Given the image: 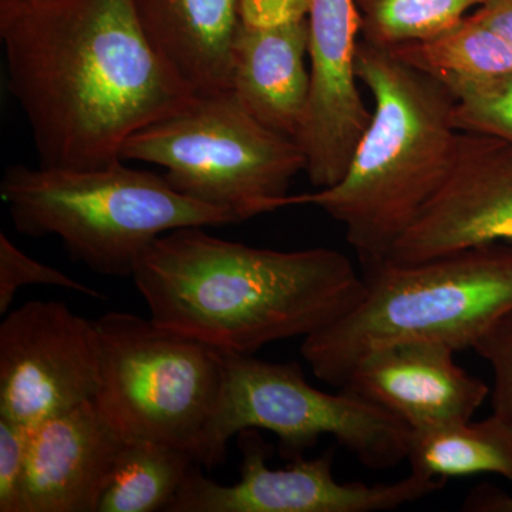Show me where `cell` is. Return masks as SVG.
Listing matches in <instances>:
<instances>
[{
	"label": "cell",
	"mask_w": 512,
	"mask_h": 512,
	"mask_svg": "<svg viewBox=\"0 0 512 512\" xmlns=\"http://www.w3.org/2000/svg\"><path fill=\"white\" fill-rule=\"evenodd\" d=\"M463 511L512 512V494L493 485H478L468 493L463 503Z\"/></svg>",
	"instance_id": "27"
},
{
	"label": "cell",
	"mask_w": 512,
	"mask_h": 512,
	"mask_svg": "<svg viewBox=\"0 0 512 512\" xmlns=\"http://www.w3.org/2000/svg\"><path fill=\"white\" fill-rule=\"evenodd\" d=\"M311 0H239V19L247 28L278 29L308 19Z\"/></svg>",
	"instance_id": "25"
},
{
	"label": "cell",
	"mask_w": 512,
	"mask_h": 512,
	"mask_svg": "<svg viewBox=\"0 0 512 512\" xmlns=\"http://www.w3.org/2000/svg\"><path fill=\"white\" fill-rule=\"evenodd\" d=\"M491 242L512 244V147L461 131L446 183L384 259L412 264Z\"/></svg>",
	"instance_id": "12"
},
{
	"label": "cell",
	"mask_w": 512,
	"mask_h": 512,
	"mask_svg": "<svg viewBox=\"0 0 512 512\" xmlns=\"http://www.w3.org/2000/svg\"><path fill=\"white\" fill-rule=\"evenodd\" d=\"M357 77L373 97L372 119L338 183L289 195L285 207L312 205L345 228L363 264L382 261L456 161L461 131L446 84L360 39Z\"/></svg>",
	"instance_id": "3"
},
{
	"label": "cell",
	"mask_w": 512,
	"mask_h": 512,
	"mask_svg": "<svg viewBox=\"0 0 512 512\" xmlns=\"http://www.w3.org/2000/svg\"><path fill=\"white\" fill-rule=\"evenodd\" d=\"M308 19L278 29L242 25L234 45L231 90L266 127L296 141L308 109Z\"/></svg>",
	"instance_id": "16"
},
{
	"label": "cell",
	"mask_w": 512,
	"mask_h": 512,
	"mask_svg": "<svg viewBox=\"0 0 512 512\" xmlns=\"http://www.w3.org/2000/svg\"><path fill=\"white\" fill-rule=\"evenodd\" d=\"M157 55L192 93L231 90L239 0H133Z\"/></svg>",
	"instance_id": "15"
},
{
	"label": "cell",
	"mask_w": 512,
	"mask_h": 512,
	"mask_svg": "<svg viewBox=\"0 0 512 512\" xmlns=\"http://www.w3.org/2000/svg\"><path fill=\"white\" fill-rule=\"evenodd\" d=\"M485 0H356L362 40L396 49L456 25Z\"/></svg>",
	"instance_id": "20"
},
{
	"label": "cell",
	"mask_w": 512,
	"mask_h": 512,
	"mask_svg": "<svg viewBox=\"0 0 512 512\" xmlns=\"http://www.w3.org/2000/svg\"><path fill=\"white\" fill-rule=\"evenodd\" d=\"M30 427L0 417V512H23Z\"/></svg>",
	"instance_id": "24"
},
{
	"label": "cell",
	"mask_w": 512,
	"mask_h": 512,
	"mask_svg": "<svg viewBox=\"0 0 512 512\" xmlns=\"http://www.w3.org/2000/svg\"><path fill=\"white\" fill-rule=\"evenodd\" d=\"M441 83L490 79L512 72V52L474 13L429 39L392 49Z\"/></svg>",
	"instance_id": "19"
},
{
	"label": "cell",
	"mask_w": 512,
	"mask_h": 512,
	"mask_svg": "<svg viewBox=\"0 0 512 512\" xmlns=\"http://www.w3.org/2000/svg\"><path fill=\"white\" fill-rule=\"evenodd\" d=\"M204 228L167 232L138 258L131 279L161 328L254 355L308 338L363 298V276L336 249L255 248Z\"/></svg>",
	"instance_id": "2"
},
{
	"label": "cell",
	"mask_w": 512,
	"mask_h": 512,
	"mask_svg": "<svg viewBox=\"0 0 512 512\" xmlns=\"http://www.w3.org/2000/svg\"><path fill=\"white\" fill-rule=\"evenodd\" d=\"M126 440L96 403L30 429L23 512H97Z\"/></svg>",
	"instance_id": "14"
},
{
	"label": "cell",
	"mask_w": 512,
	"mask_h": 512,
	"mask_svg": "<svg viewBox=\"0 0 512 512\" xmlns=\"http://www.w3.org/2000/svg\"><path fill=\"white\" fill-rule=\"evenodd\" d=\"M120 157L164 168L175 191L238 222L285 208L306 165L299 144L255 119L232 90L192 94L128 138Z\"/></svg>",
	"instance_id": "7"
},
{
	"label": "cell",
	"mask_w": 512,
	"mask_h": 512,
	"mask_svg": "<svg viewBox=\"0 0 512 512\" xmlns=\"http://www.w3.org/2000/svg\"><path fill=\"white\" fill-rule=\"evenodd\" d=\"M365 265V293L355 308L303 339L313 375L345 386L353 367L376 350L437 342L473 349L512 309V244L491 242L426 261L382 259Z\"/></svg>",
	"instance_id": "4"
},
{
	"label": "cell",
	"mask_w": 512,
	"mask_h": 512,
	"mask_svg": "<svg viewBox=\"0 0 512 512\" xmlns=\"http://www.w3.org/2000/svg\"><path fill=\"white\" fill-rule=\"evenodd\" d=\"M0 194L20 234L53 235L74 261L117 278H131L141 254L167 232L238 222L123 161L89 170L10 165Z\"/></svg>",
	"instance_id": "5"
},
{
	"label": "cell",
	"mask_w": 512,
	"mask_h": 512,
	"mask_svg": "<svg viewBox=\"0 0 512 512\" xmlns=\"http://www.w3.org/2000/svg\"><path fill=\"white\" fill-rule=\"evenodd\" d=\"M10 93L45 167H107L124 143L190 99L133 0H0Z\"/></svg>",
	"instance_id": "1"
},
{
	"label": "cell",
	"mask_w": 512,
	"mask_h": 512,
	"mask_svg": "<svg viewBox=\"0 0 512 512\" xmlns=\"http://www.w3.org/2000/svg\"><path fill=\"white\" fill-rule=\"evenodd\" d=\"M26 285H53L100 298V293L74 281L72 276L30 258L6 234H0V313H8L20 288Z\"/></svg>",
	"instance_id": "22"
},
{
	"label": "cell",
	"mask_w": 512,
	"mask_h": 512,
	"mask_svg": "<svg viewBox=\"0 0 512 512\" xmlns=\"http://www.w3.org/2000/svg\"><path fill=\"white\" fill-rule=\"evenodd\" d=\"M407 461L412 473L424 477L497 474L512 481V429L491 414L476 423L458 421L412 431Z\"/></svg>",
	"instance_id": "17"
},
{
	"label": "cell",
	"mask_w": 512,
	"mask_h": 512,
	"mask_svg": "<svg viewBox=\"0 0 512 512\" xmlns=\"http://www.w3.org/2000/svg\"><path fill=\"white\" fill-rule=\"evenodd\" d=\"M101 379L96 322L59 301H32L0 325V417L30 429L93 402Z\"/></svg>",
	"instance_id": "10"
},
{
	"label": "cell",
	"mask_w": 512,
	"mask_h": 512,
	"mask_svg": "<svg viewBox=\"0 0 512 512\" xmlns=\"http://www.w3.org/2000/svg\"><path fill=\"white\" fill-rule=\"evenodd\" d=\"M453 349L437 342H407L360 360L342 389L369 400L412 431L473 419L491 389L457 365Z\"/></svg>",
	"instance_id": "13"
},
{
	"label": "cell",
	"mask_w": 512,
	"mask_h": 512,
	"mask_svg": "<svg viewBox=\"0 0 512 512\" xmlns=\"http://www.w3.org/2000/svg\"><path fill=\"white\" fill-rule=\"evenodd\" d=\"M225 359L227 386L215 429L222 457L235 434L256 429L274 433L291 460L322 436H332L373 470L407 460L412 430L382 407L349 390L316 389L295 362L271 363L234 352H225Z\"/></svg>",
	"instance_id": "8"
},
{
	"label": "cell",
	"mask_w": 512,
	"mask_h": 512,
	"mask_svg": "<svg viewBox=\"0 0 512 512\" xmlns=\"http://www.w3.org/2000/svg\"><path fill=\"white\" fill-rule=\"evenodd\" d=\"M101 346L97 409L126 441L183 448L198 466L224 463L215 441L227 386L224 350L134 313L96 320Z\"/></svg>",
	"instance_id": "6"
},
{
	"label": "cell",
	"mask_w": 512,
	"mask_h": 512,
	"mask_svg": "<svg viewBox=\"0 0 512 512\" xmlns=\"http://www.w3.org/2000/svg\"><path fill=\"white\" fill-rule=\"evenodd\" d=\"M241 478L224 485L195 464L167 512H376L393 511L437 493L447 480L412 473L389 484L339 483L335 450L293 458L285 468L266 464L268 444L258 430L238 433Z\"/></svg>",
	"instance_id": "9"
},
{
	"label": "cell",
	"mask_w": 512,
	"mask_h": 512,
	"mask_svg": "<svg viewBox=\"0 0 512 512\" xmlns=\"http://www.w3.org/2000/svg\"><path fill=\"white\" fill-rule=\"evenodd\" d=\"M473 350L483 357L493 372L490 392L493 414L512 429V309L495 320L477 340Z\"/></svg>",
	"instance_id": "23"
},
{
	"label": "cell",
	"mask_w": 512,
	"mask_h": 512,
	"mask_svg": "<svg viewBox=\"0 0 512 512\" xmlns=\"http://www.w3.org/2000/svg\"><path fill=\"white\" fill-rule=\"evenodd\" d=\"M473 13L493 29L512 52V0H485Z\"/></svg>",
	"instance_id": "26"
},
{
	"label": "cell",
	"mask_w": 512,
	"mask_h": 512,
	"mask_svg": "<svg viewBox=\"0 0 512 512\" xmlns=\"http://www.w3.org/2000/svg\"><path fill=\"white\" fill-rule=\"evenodd\" d=\"M308 109L296 143L313 187H330L348 170L372 119L360 94L356 59L362 22L356 0H311Z\"/></svg>",
	"instance_id": "11"
},
{
	"label": "cell",
	"mask_w": 512,
	"mask_h": 512,
	"mask_svg": "<svg viewBox=\"0 0 512 512\" xmlns=\"http://www.w3.org/2000/svg\"><path fill=\"white\" fill-rule=\"evenodd\" d=\"M195 464L183 448L126 441L97 512H167Z\"/></svg>",
	"instance_id": "18"
},
{
	"label": "cell",
	"mask_w": 512,
	"mask_h": 512,
	"mask_svg": "<svg viewBox=\"0 0 512 512\" xmlns=\"http://www.w3.org/2000/svg\"><path fill=\"white\" fill-rule=\"evenodd\" d=\"M446 86L454 96L458 130L500 138L512 147V72Z\"/></svg>",
	"instance_id": "21"
}]
</instances>
